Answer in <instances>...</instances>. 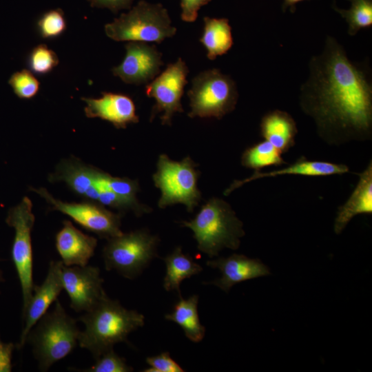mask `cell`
<instances>
[{
  "mask_svg": "<svg viewBox=\"0 0 372 372\" xmlns=\"http://www.w3.org/2000/svg\"><path fill=\"white\" fill-rule=\"evenodd\" d=\"M349 172V167L344 164L311 161L302 156L285 167L267 172H262L260 170L255 171L251 176L247 178L236 180L225 189L223 194L227 196L243 185L262 178H271L287 174L304 176H328L342 175Z\"/></svg>",
  "mask_w": 372,
  "mask_h": 372,
  "instance_id": "18",
  "label": "cell"
},
{
  "mask_svg": "<svg viewBox=\"0 0 372 372\" xmlns=\"http://www.w3.org/2000/svg\"><path fill=\"white\" fill-rule=\"evenodd\" d=\"M59 62L56 53L45 44L35 46L28 57L30 70L38 75L48 74L59 64Z\"/></svg>",
  "mask_w": 372,
  "mask_h": 372,
  "instance_id": "26",
  "label": "cell"
},
{
  "mask_svg": "<svg viewBox=\"0 0 372 372\" xmlns=\"http://www.w3.org/2000/svg\"><path fill=\"white\" fill-rule=\"evenodd\" d=\"M106 35L115 41L161 43L174 36L167 10L161 3L141 0L127 13L105 25Z\"/></svg>",
  "mask_w": 372,
  "mask_h": 372,
  "instance_id": "5",
  "label": "cell"
},
{
  "mask_svg": "<svg viewBox=\"0 0 372 372\" xmlns=\"http://www.w3.org/2000/svg\"><path fill=\"white\" fill-rule=\"evenodd\" d=\"M211 0H180V17L183 21L194 22L198 17L199 9Z\"/></svg>",
  "mask_w": 372,
  "mask_h": 372,
  "instance_id": "31",
  "label": "cell"
},
{
  "mask_svg": "<svg viewBox=\"0 0 372 372\" xmlns=\"http://www.w3.org/2000/svg\"><path fill=\"white\" fill-rule=\"evenodd\" d=\"M368 64L352 61L343 45L327 35L311 57L299 105L324 143L339 146L372 138V81Z\"/></svg>",
  "mask_w": 372,
  "mask_h": 372,
  "instance_id": "1",
  "label": "cell"
},
{
  "mask_svg": "<svg viewBox=\"0 0 372 372\" xmlns=\"http://www.w3.org/2000/svg\"><path fill=\"white\" fill-rule=\"evenodd\" d=\"M282 155L280 150L264 140L245 149L240 161L243 167L259 171L264 167L286 164Z\"/></svg>",
  "mask_w": 372,
  "mask_h": 372,
  "instance_id": "24",
  "label": "cell"
},
{
  "mask_svg": "<svg viewBox=\"0 0 372 372\" xmlns=\"http://www.w3.org/2000/svg\"><path fill=\"white\" fill-rule=\"evenodd\" d=\"M63 289L70 300L71 308L76 312H85L107 296L103 279L97 267L65 266L61 269Z\"/></svg>",
  "mask_w": 372,
  "mask_h": 372,
  "instance_id": "12",
  "label": "cell"
},
{
  "mask_svg": "<svg viewBox=\"0 0 372 372\" xmlns=\"http://www.w3.org/2000/svg\"><path fill=\"white\" fill-rule=\"evenodd\" d=\"M80 331L57 299L54 309L46 312L33 326L26 338L32 346L41 371L70 354L78 344Z\"/></svg>",
  "mask_w": 372,
  "mask_h": 372,
  "instance_id": "4",
  "label": "cell"
},
{
  "mask_svg": "<svg viewBox=\"0 0 372 372\" xmlns=\"http://www.w3.org/2000/svg\"><path fill=\"white\" fill-rule=\"evenodd\" d=\"M93 8H107L114 13L130 9L134 0H87Z\"/></svg>",
  "mask_w": 372,
  "mask_h": 372,
  "instance_id": "32",
  "label": "cell"
},
{
  "mask_svg": "<svg viewBox=\"0 0 372 372\" xmlns=\"http://www.w3.org/2000/svg\"><path fill=\"white\" fill-rule=\"evenodd\" d=\"M357 185L347 201L338 209L333 229L340 234L357 215L372 214V161L358 174Z\"/></svg>",
  "mask_w": 372,
  "mask_h": 372,
  "instance_id": "19",
  "label": "cell"
},
{
  "mask_svg": "<svg viewBox=\"0 0 372 372\" xmlns=\"http://www.w3.org/2000/svg\"><path fill=\"white\" fill-rule=\"evenodd\" d=\"M79 371L84 372H130L133 371V369L127 364L125 359L116 353L112 348L96 358V362L91 367Z\"/></svg>",
  "mask_w": 372,
  "mask_h": 372,
  "instance_id": "29",
  "label": "cell"
},
{
  "mask_svg": "<svg viewBox=\"0 0 372 372\" xmlns=\"http://www.w3.org/2000/svg\"><path fill=\"white\" fill-rule=\"evenodd\" d=\"M198 295H193L186 300L180 295L173 311L165 316L166 320L178 324L185 336L193 342L202 341L205 334V327L200 323L198 316Z\"/></svg>",
  "mask_w": 372,
  "mask_h": 372,
  "instance_id": "22",
  "label": "cell"
},
{
  "mask_svg": "<svg viewBox=\"0 0 372 372\" xmlns=\"http://www.w3.org/2000/svg\"><path fill=\"white\" fill-rule=\"evenodd\" d=\"M61 260H51L48 273L41 285H34L28 304L23 311L24 324L16 346L21 349L25 344L26 338L37 321L47 312L52 302L57 300L63 289L61 280Z\"/></svg>",
  "mask_w": 372,
  "mask_h": 372,
  "instance_id": "14",
  "label": "cell"
},
{
  "mask_svg": "<svg viewBox=\"0 0 372 372\" xmlns=\"http://www.w3.org/2000/svg\"><path fill=\"white\" fill-rule=\"evenodd\" d=\"M203 33L200 42L207 50V57L214 60L226 54L232 47L231 27L227 18L205 17Z\"/></svg>",
  "mask_w": 372,
  "mask_h": 372,
  "instance_id": "21",
  "label": "cell"
},
{
  "mask_svg": "<svg viewBox=\"0 0 372 372\" xmlns=\"http://www.w3.org/2000/svg\"><path fill=\"white\" fill-rule=\"evenodd\" d=\"M163 260L166 265L163 287L167 291H176L179 295L182 281L203 271L199 264L194 262L189 255L183 252L181 247H176Z\"/></svg>",
  "mask_w": 372,
  "mask_h": 372,
  "instance_id": "23",
  "label": "cell"
},
{
  "mask_svg": "<svg viewBox=\"0 0 372 372\" xmlns=\"http://www.w3.org/2000/svg\"><path fill=\"white\" fill-rule=\"evenodd\" d=\"M66 20L60 8L45 12L37 22L38 31L44 39H53L61 36L66 30Z\"/></svg>",
  "mask_w": 372,
  "mask_h": 372,
  "instance_id": "27",
  "label": "cell"
},
{
  "mask_svg": "<svg viewBox=\"0 0 372 372\" xmlns=\"http://www.w3.org/2000/svg\"><path fill=\"white\" fill-rule=\"evenodd\" d=\"M181 225L193 231L198 249L209 258L218 256L224 248L238 249L245 235L231 206L217 197L209 199L192 220H183Z\"/></svg>",
  "mask_w": 372,
  "mask_h": 372,
  "instance_id": "3",
  "label": "cell"
},
{
  "mask_svg": "<svg viewBox=\"0 0 372 372\" xmlns=\"http://www.w3.org/2000/svg\"><path fill=\"white\" fill-rule=\"evenodd\" d=\"M56 249L65 266H85L94 256L97 239L83 233L71 221L63 222L55 237Z\"/></svg>",
  "mask_w": 372,
  "mask_h": 372,
  "instance_id": "17",
  "label": "cell"
},
{
  "mask_svg": "<svg viewBox=\"0 0 372 372\" xmlns=\"http://www.w3.org/2000/svg\"><path fill=\"white\" fill-rule=\"evenodd\" d=\"M8 83L14 93L20 99H30L34 97L40 87L39 81L32 72L26 69L13 73Z\"/></svg>",
  "mask_w": 372,
  "mask_h": 372,
  "instance_id": "28",
  "label": "cell"
},
{
  "mask_svg": "<svg viewBox=\"0 0 372 372\" xmlns=\"http://www.w3.org/2000/svg\"><path fill=\"white\" fill-rule=\"evenodd\" d=\"M160 239L147 229H137L107 239L103 258L107 271L114 270L133 279L157 256Z\"/></svg>",
  "mask_w": 372,
  "mask_h": 372,
  "instance_id": "8",
  "label": "cell"
},
{
  "mask_svg": "<svg viewBox=\"0 0 372 372\" xmlns=\"http://www.w3.org/2000/svg\"><path fill=\"white\" fill-rule=\"evenodd\" d=\"M351 2L349 10L333 6L348 25L347 32L355 36L362 29L372 26V0H348Z\"/></svg>",
  "mask_w": 372,
  "mask_h": 372,
  "instance_id": "25",
  "label": "cell"
},
{
  "mask_svg": "<svg viewBox=\"0 0 372 372\" xmlns=\"http://www.w3.org/2000/svg\"><path fill=\"white\" fill-rule=\"evenodd\" d=\"M15 345L3 342L0 338V372H10L12 369V357Z\"/></svg>",
  "mask_w": 372,
  "mask_h": 372,
  "instance_id": "33",
  "label": "cell"
},
{
  "mask_svg": "<svg viewBox=\"0 0 372 372\" xmlns=\"http://www.w3.org/2000/svg\"><path fill=\"white\" fill-rule=\"evenodd\" d=\"M188 73L186 63L178 58L175 63L168 64L161 74L146 85V95L154 99L156 102L151 112V121L156 114L163 112L161 116L162 125L170 126L174 114L184 112L181 98L187 83Z\"/></svg>",
  "mask_w": 372,
  "mask_h": 372,
  "instance_id": "11",
  "label": "cell"
},
{
  "mask_svg": "<svg viewBox=\"0 0 372 372\" xmlns=\"http://www.w3.org/2000/svg\"><path fill=\"white\" fill-rule=\"evenodd\" d=\"M206 265L218 269L221 277L205 284L214 285L226 293L235 285L271 274L269 267L258 258H250L242 254H234L207 261Z\"/></svg>",
  "mask_w": 372,
  "mask_h": 372,
  "instance_id": "16",
  "label": "cell"
},
{
  "mask_svg": "<svg viewBox=\"0 0 372 372\" xmlns=\"http://www.w3.org/2000/svg\"><path fill=\"white\" fill-rule=\"evenodd\" d=\"M303 1L305 0H284L282 9L285 11L289 8L291 12H294L296 10V5Z\"/></svg>",
  "mask_w": 372,
  "mask_h": 372,
  "instance_id": "34",
  "label": "cell"
},
{
  "mask_svg": "<svg viewBox=\"0 0 372 372\" xmlns=\"http://www.w3.org/2000/svg\"><path fill=\"white\" fill-rule=\"evenodd\" d=\"M30 189L44 198L53 210L68 215L82 227L100 238L107 240L123 233L121 230V214H115L99 203L87 200L82 203L63 202L55 198L43 187Z\"/></svg>",
  "mask_w": 372,
  "mask_h": 372,
  "instance_id": "10",
  "label": "cell"
},
{
  "mask_svg": "<svg viewBox=\"0 0 372 372\" xmlns=\"http://www.w3.org/2000/svg\"><path fill=\"white\" fill-rule=\"evenodd\" d=\"M84 324L78 343L96 360L119 342H127L128 335L144 325V316L123 307L118 300L105 296L79 318Z\"/></svg>",
  "mask_w": 372,
  "mask_h": 372,
  "instance_id": "2",
  "label": "cell"
},
{
  "mask_svg": "<svg viewBox=\"0 0 372 372\" xmlns=\"http://www.w3.org/2000/svg\"><path fill=\"white\" fill-rule=\"evenodd\" d=\"M101 95L98 99L81 98L86 103L84 112L87 118L107 121L117 129H125L127 125L139 121L135 104L130 96L108 92H102Z\"/></svg>",
  "mask_w": 372,
  "mask_h": 372,
  "instance_id": "15",
  "label": "cell"
},
{
  "mask_svg": "<svg viewBox=\"0 0 372 372\" xmlns=\"http://www.w3.org/2000/svg\"><path fill=\"white\" fill-rule=\"evenodd\" d=\"M187 92L190 118H216L218 120L233 112L238 99L235 81L220 70H206L197 74Z\"/></svg>",
  "mask_w": 372,
  "mask_h": 372,
  "instance_id": "7",
  "label": "cell"
},
{
  "mask_svg": "<svg viewBox=\"0 0 372 372\" xmlns=\"http://www.w3.org/2000/svg\"><path fill=\"white\" fill-rule=\"evenodd\" d=\"M189 156L180 161H173L166 154L158 158L156 171L152 178L161 192L158 206L165 209L176 204L184 205L189 212L198 205L201 193L198 188L199 172Z\"/></svg>",
  "mask_w": 372,
  "mask_h": 372,
  "instance_id": "6",
  "label": "cell"
},
{
  "mask_svg": "<svg viewBox=\"0 0 372 372\" xmlns=\"http://www.w3.org/2000/svg\"><path fill=\"white\" fill-rule=\"evenodd\" d=\"M3 281V273L0 269V283Z\"/></svg>",
  "mask_w": 372,
  "mask_h": 372,
  "instance_id": "35",
  "label": "cell"
},
{
  "mask_svg": "<svg viewBox=\"0 0 372 372\" xmlns=\"http://www.w3.org/2000/svg\"><path fill=\"white\" fill-rule=\"evenodd\" d=\"M35 217L32 203L27 196L8 212L6 222L14 229L11 256L19 280L22 296L23 311L32 296L33 282V256L31 233Z\"/></svg>",
  "mask_w": 372,
  "mask_h": 372,
  "instance_id": "9",
  "label": "cell"
},
{
  "mask_svg": "<svg viewBox=\"0 0 372 372\" xmlns=\"http://www.w3.org/2000/svg\"><path fill=\"white\" fill-rule=\"evenodd\" d=\"M146 362L149 368L145 372H183V369L174 360L169 352H163L159 355L147 357Z\"/></svg>",
  "mask_w": 372,
  "mask_h": 372,
  "instance_id": "30",
  "label": "cell"
},
{
  "mask_svg": "<svg viewBox=\"0 0 372 372\" xmlns=\"http://www.w3.org/2000/svg\"><path fill=\"white\" fill-rule=\"evenodd\" d=\"M298 132L294 118L283 110H273L267 112L260 123L261 136L282 154L294 146Z\"/></svg>",
  "mask_w": 372,
  "mask_h": 372,
  "instance_id": "20",
  "label": "cell"
},
{
  "mask_svg": "<svg viewBox=\"0 0 372 372\" xmlns=\"http://www.w3.org/2000/svg\"><path fill=\"white\" fill-rule=\"evenodd\" d=\"M125 48L126 53L123 61L112 70L113 74L124 83L145 84L160 73L163 65L162 54L155 45H149L145 42L129 41Z\"/></svg>",
  "mask_w": 372,
  "mask_h": 372,
  "instance_id": "13",
  "label": "cell"
}]
</instances>
